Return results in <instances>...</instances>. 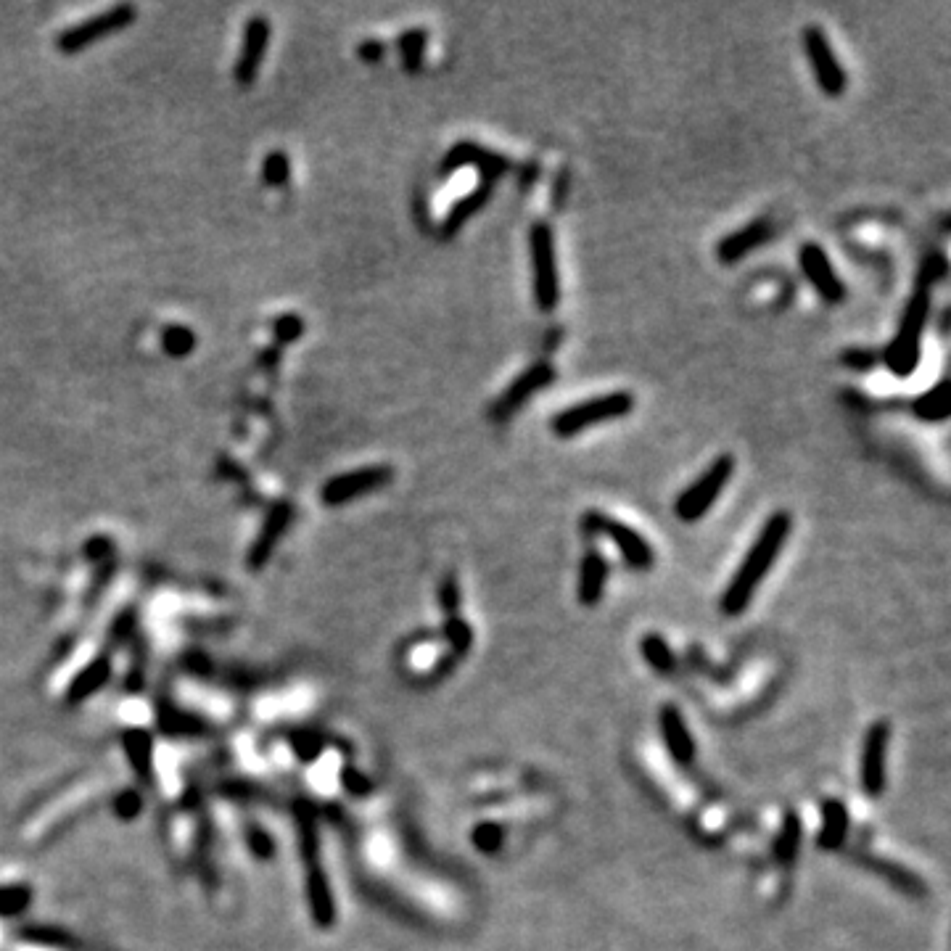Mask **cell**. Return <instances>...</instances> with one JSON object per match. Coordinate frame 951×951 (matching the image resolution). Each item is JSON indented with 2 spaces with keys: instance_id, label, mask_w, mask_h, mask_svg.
Returning a JSON list of instances; mask_svg holds the SVG:
<instances>
[{
  "instance_id": "1",
  "label": "cell",
  "mask_w": 951,
  "mask_h": 951,
  "mask_svg": "<svg viewBox=\"0 0 951 951\" xmlns=\"http://www.w3.org/2000/svg\"><path fill=\"white\" fill-rule=\"evenodd\" d=\"M790 529H793V521H790V513H785V510L772 513L767 518V524L761 526L759 537L753 539L751 550L745 553L743 563L732 574L730 584H727V590L722 595L719 605H722V611L727 616H740L751 605L759 584L767 579V574L775 566L777 555L782 553V547L788 542Z\"/></svg>"
},
{
  "instance_id": "2",
  "label": "cell",
  "mask_w": 951,
  "mask_h": 951,
  "mask_svg": "<svg viewBox=\"0 0 951 951\" xmlns=\"http://www.w3.org/2000/svg\"><path fill=\"white\" fill-rule=\"evenodd\" d=\"M930 315V291L915 288V294L909 296L904 315H901L899 331L893 341L885 347L883 362L888 365L893 376H912L920 365V339L925 331Z\"/></svg>"
},
{
  "instance_id": "3",
  "label": "cell",
  "mask_w": 951,
  "mask_h": 951,
  "mask_svg": "<svg viewBox=\"0 0 951 951\" xmlns=\"http://www.w3.org/2000/svg\"><path fill=\"white\" fill-rule=\"evenodd\" d=\"M634 410V397L629 391H611V394H600V397L584 399L579 405H571L553 418V434L561 439H571V436L582 434L587 428L600 426L605 421H616L624 418Z\"/></svg>"
},
{
  "instance_id": "4",
  "label": "cell",
  "mask_w": 951,
  "mask_h": 951,
  "mask_svg": "<svg viewBox=\"0 0 951 951\" xmlns=\"http://www.w3.org/2000/svg\"><path fill=\"white\" fill-rule=\"evenodd\" d=\"M531 267H534V299L542 312H553L561 302V275L555 257V236L547 222H534L529 233Z\"/></svg>"
},
{
  "instance_id": "5",
  "label": "cell",
  "mask_w": 951,
  "mask_h": 951,
  "mask_svg": "<svg viewBox=\"0 0 951 951\" xmlns=\"http://www.w3.org/2000/svg\"><path fill=\"white\" fill-rule=\"evenodd\" d=\"M732 473H735V458H732V455H719V458H714V463L708 465L706 471L674 500V513H677V518H682L685 524L701 521L708 510L714 508V502L719 500V494L724 492V487L730 484Z\"/></svg>"
},
{
  "instance_id": "6",
  "label": "cell",
  "mask_w": 951,
  "mask_h": 951,
  "mask_svg": "<svg viewBox=\"0 0 951 951\" xmlns=\"http://www.w3.org/2000/svg\"><path fill=\"white\" fill-rule=\"evenodd\" d=\"M582 531L584 534H603L619 547L621 558L627 561V566L637 568V571H648L656 563V553L640 531L632 529L629 524L600 513V510H587L582 516Z\"/></svg>"
},
{
  "instance_id": "7",
  "label": "cell",
  "mask_w": 951,
  "mask_h": 951,
  "mask_svg": "<svg viewBox=\"0 0 951 951\" xmlns=\"http://www.w3.org/2000/svg\"><path fill=\"white\" fill-rule=\"evenodd\" d=\"M801 43H804L806 56H809L811 72H814V80H817L819 90L830 98L843 96L848 85V74L846 69L841 67L838 56H835L830 37L825 35V30L817 27V24H809V27L801 32Z\"/></svg>"
},
{
  "instance_id": "8",
  "label": "cell",
  "mask_w": 951,
  "mask_h": 951,
  "mask_svg": "<svg viewBox=\"0 0 951 951\" xmlns=\"http://www.w3.org/2000/svg\"><path fill=\"white\" fill-rule=\"evenodd\" d=\"M135 14H138L135 6L119 3V6L109 8V11H101V14L90 16L85 22L74 24V27L61 32V35L56 37V48H59L61 53L85 51L88 45H93L96 40H101V37L114 35V32L130 27V24L135 22Z\"/></svg>"
},
{
  "instance_id": "9",
  "label": "cell",
  "mask_w": 951,
  "mask_h": 951,
  "mask_svg": "<svg viewBox=\"0 0 951 951\" xmlns=\"http://www.w3.org/2000/svg\"><path fill=\"white\" fill-rule=\"evenodd\" d=\"M888 743H891V722L888 719L872 722L870 730L864 732L862 761H859V782H862L864 796L880 798L888 785V775H885Z\"/></svg>"
},
{
  "instance_id": "10",
  "label": "cell",
  "mask_w": 951,
  "mask_h": 951,
  "mask_svg": "<svg viewBox=\"0 0 951 951\" xmlns=\"http://www.w3.org/2000/svg\"><path fill=\"white\" fill-rule=\"evenodd\" d=\"M391 479H394L391 465H368V468H357V471L339 473V476L328 479L320 497H323L325 505L336 508V505H344V502H352L357 497L384 489Z\"/></svg>"
},
{
  "instance_id": "11",
  "label": "cell",
  "mask_w": 951,
  "mask_h": 951,
  "mask_svg": "<svg viewBox=\"0 0 951 951\" xmlns=\"http://www.w3.org/2000/svg\"><path fill=\"white\" fill-rule=\"evenodd\" d=\"M465 167H476V170H479V183L494 185L510 170V162L508 156L497 154L492 148H484L473 141H460L444 154L442 175H452V172L465 170Z\"/></svg>"
},
{
  "instance_id": "12",
  "label": "cell",
  "mask_w": 951,
  "mask_h": 951,
  "mask_svg": "<svg viewBox=\"0 0 951 951\" xmlns=\"http://www.w3.org/2000/svg\"><path fill=\"white\" fill-rule=\"evenodd\" d=\"M555 381V368L550 362H537V365H531L529 370H524L521 376L508 386V389L502 391L497 402L492 405L489 415H492V421H508L513 415L521 410V407L529 402L537 391L547 389V386Z\"/></svg>"
},
{
  "instance_id": "13",
  "label": "cell",
  "mask_w": 951,
  "mask_h": 951,
  "mask_svg": "<svg viewBox=\"0 0 951 951\" xmlns=\"http://www.w3.org/2000/svg\"><path fill=\"white\" fill-rule=\"evenodd\" d=\"M798 265L819 294V299L827 304H841L846 299V286L835 273L833 262L827 257V251L817 244H804L798 249Z\"/></svg>"
},
{
  "instance_id": "14",
  "label": "cell",
  "mask_w": 951,
  "mask_h": 951,
  "mask_svg": "<svg viewBox=\"0 0 951 951\" xmlns=\"http://www.w3.org/2000/svg\"><path fill=\"white\" fill-rule=\"evenodd\" d=\"M772 238H775V222L769 217H759V220H751L743 228L732 230L730 236H724L716 244V259L722 265H738L751 251L767 246Z\"/></svg>"
},
{
  "instance_id": "15",
  "label": "cell",
  "mask_w": 951,
  "mask_h": 951,
  "mask_svg": "<svg viewBox=\"0 0 951 951\" xmlns=\"http://www.w3.org/2000/svg\"><path fill=\"white\" fill-rule=\"evenodd\" d=\"M267 43H270V22H267V16H251L249 22H246L244 48H241V56H238L236 64L238 85H244V88L254 85L259 67H262V59H265L267 53Z\"/></svg>"
},
{
  "instance_id": "16",
  "label": "cell",
  "mask_w": 951,
  "mask_h": 951,
  "mask_svg": "<svg viewBox=\"0 0 951 951\" xmlns=\"http://www.w3.org/2000/svg\"><path fill=\"white\" fill-rule=\"evenodd\" d=\"M658 724H661V735H664V743L666 748H669L671 759L682 764V767H687V764L695 759V740L693 735H690V730H687L682 711H679L677 706L666 703V706H661V711H658Z\"/></svg>"
},
{
  "instance_id": "17",
  "label": "cell",
  "mask_w": 951,
  "mask_h": 951,
  "mask_svg": "<svg viewBox=\"0 0 951 951\" xmlns=\"http://www.w3.org/2000/svg\"><path fill=\"white\" fill-rule=\"evenodd\" d=\"M848 830H851V814L841 798H825L822 801V830L817 835V846L822 851H838L846 846Z\"/></svg>"
},
{
  "instance_id": "18",
  "label": "cell",
  "mask_w": 951,
  "mask_h": 951,
  "mask_svg": "<svg viewBox=\"0 0 951 951\" xmlns=\"http://www.w3.org/2000/svg\"><path fill=\"white\" fill-rule=\"evenodd\" d=\"M608 574H611V566H608L603 555L598 550H587L582 558V566H579V603L587 605V608L598 605L603 600Z\"/></svg>"
},
{
  "instance_id": "19",
  "label": "cell",
  "mask_w": 951,
  "mask_h": 951,
  "mask_svg": "<svg viewBox=\"0 0 951 951\" xmlns=\"http://www.w3.org/2000/svg\"><path fill=\"white\" fill-rule=\"evenodd\" d=\"M291 516H294V510H291L288 502H278V505L270 510V516H267L265 526H262V534H259L254 547H251V555H249L251 566H262V563L270 558V553H273L275 545H278V539L283 537V531H286Z\"/></svg>"
},
{
  "instance_id": "20",
  "label": "cell",
  "mask_w": 951,
  "mask_h": 951,
  "mask_svg": "<svg viewBox=\"0 0 951 951\" xmlns=\"http://www.w3.org/2000/svg\"><path fill=\"white\" fill-rule=\"evenodd\" d=\"M492 188H494V185L479 183V185H476V191H471L468 196H463L460 201H455L450 212H447V217H444L439 236H442V238L455 236V233L463 228L465 222L471 220L473 214L481 212V209L487 207V201L492 199Z\"/></svg>"
},
{
  "instance_id": "21",
  "label": "cell",
  "mask_w": 951,
  "mask_h": 951,
  "mask_svg": "<svg viewBox=\"0 0 951 951\" xmlns=\"http://www.w3.org/2000/svg\"><path fill=\"white\" fill-rule=\"evenodd\" d=\"M862 864L867 870H872L875 875H880L883 880L893 885V888H899L901 893H907V896H925V883L917 878L915 872L907 870V867H901L896 862H888V859H878V856H864Z\"/></svg>"
},
{
  "instance_id": "22",
  "label": "cell",
  "mask_w": 951,
  "mask_h": 951,
  "mask_svg": "<svg viewBox=\"0 0 951 951\" xmlns=\"http://www.w3.org/2000/svg\"><path fill=\"white\" fill-rule=\"evenodd\" d=\"M912 413L925 423H944L951 415V397H949V378H941L933 389L915 399Z\"/></svg>"
},
{
  "instance_id": "23",
  "label": "cell",
  "mask_w": 951,
  "mask_h": 951,
  "mask_svg": "<svg viewBox=\"0 0 951 951\" xmlns=\"http://www.w3.org/2000/svg\"><path fill=\"white\" fill-rule=\"evenodd\" d=\"M801 835H804L801 819H798L796 811H788V814L782 817L780 833H777L775 838V859L782 867L796 862L798 848H801Z\"/></svg>"
},
{
  "instance_id": "24",
  "label": "cell",
  "mask_w": 951,
  "mask_h": 951,
  "mask_svg": "<svg viewBox=\"0 0 951 951\" xmlns=\"http://www.w3.org/2000/svg\"><path fill=\"white\" fill-rule=\"evenodd\" d=\"M640 650H642V658H645V664H648L653 671H661V674H671V671H674L677 658H674V653H671L669 642H666L658 632L645 634L640 642Z\"/></svg>"
},
{
  "instance_id": "25",
  "label": "cell",
  "mask_w": 951,
  "mask_h": 951,
  "mask_svg": "<svg viewBox=\"0 0 951 951\" xmlns=\"http://www.w3.org/2000/svg\"><path fill=\"white\" fill-rule=\"evenodd\" d=\"M426 43H428V32L426 30H407L399 35L397 48L399 56H402V64L410 74H418L423 69V56H426Z\"/></svg>"
},
{
  "instance_id": "26",
  "label": "cell",
  "mask_w": 951,
  "mask_h": 951,
  "mask_svg": "<svg viewBox=\"0 0 951 951\" xmlns=\"http://www.w3.org/2000/svg\"><path fill=\"white\" fill-rule=\"evenodd\" d=\"M162 349L170 357H185L196 349V333L188 325H167L162 331Z\"/></svg>"
},
{
  "instance_id": "27",
  "label": "cell",
  "mask_w": 951,
  "mask_h": 951,
  "mask_svg": "<svg viewBox=\"0 0 951 951\" xmlns=\"http://www.w3.org/2000/svg\"><path fill=\"white\" fill-rule=\"evenodd\" d=\"M288 177H291V159L283 151H270L265 156V162H262V180L270 188H281V185L288 183Z\"/></svg>"
},
{
  "instance_id": "28",
  "label": "cell",
  "mask_w": 951,
  "mask_h": 951,
  "mask_svg": "<svg viewBox=\"0 0 951 951\" xmlns=\"http://www.w3.org/2000/svg\"><path fill=\"white\" fill-rule=\"evenodd\" d=\"M471 841L481 854H497L502 848V841H505V830L497 822H479L473 827Z\"/></svg>"
},
{
  "instance_id": "29",
  "label": "cell",
  "mask_w": 951,
  "mask_h": 951,
  "mask_svg": "<svg viewBox=\"0 0 951 951\" xmlns=\"http://www.w3.org/2000/svg\"><path fill=\"white\" fill-rule=\"evenodd\" d=\"M444 634H447V640H450V645L455 648V653H460V656L471 650L473 629L468 621L458 619V616H450L447 624H444Z\"/></svg>"
},
{
  "instance_id": "30",
  "label": "cell",
  "mask_w": 951,
  "mask_h": 951,
  "mask_svg": "<svg viewBox=\"0 0 951 951\" xmlns=\"http://www.w3.org/2000/svg\"><path fill=\"white\" fill-rule=\"evenodd\" d=\"M302 333H304V320L302 315H296V312H286V315H281L273 323V336L275 341H278V347L291 344V341L299 339Z\"/></svg>"
},
{
  "instance_id": "31",
  "label": "cell",
  "mask_w": 951,
  "mask_h": 951,
  "mask_svg": "<svg viewBox=\"0 0 951 951\" xmlns=\"http://www.w3.org/2000/svg\"><path fill=\"white\" fill-rule=\"evenodd\" d=\"M946 267H949V265H946L944 254H930V257H925V262H922V267H920V273H917V288H925V291H930V288H933V283L944 281Z\"/></svg>"
},
{
  "instance_id": "32",
  "label": "cell",
  "mask_w": 951,
  "mask_h": 951,
  "mask_svg": "<svg viewBox=\"0 0 951 951\" xmlns=\"http://www.w3.org/2000/svg\"><path fill=\"white\" fill-rule=\"evenodd\" d=\"M841 360L846 368L856 370V373H867V370H872L875 365H878L880 357L878 352H872V349L854 347V349H846V352L841 354Z\"/></svg>"
},
{
  "instance_id": "33",
  "label": "cell",
  "mask_w": 951,
  "mask_h": 951,
  "mask_svg": "<svg viewBox=\"0 0 951 951\" xmlns=\"http://www.w3.org/2000/svg\"><path fill=\"white\" fill-rule=\"evenodd\" d=\"M439 605H442V611L447 613V619L450 616H458L460 608V587L458 579L455 576H444L442 584H439Z\"/></svg>"
},
{
  "instance_id": "34",
  "label": "cell",
  "mask_w": 951,
  "mask_h": 951,
  "mask_svg": "<svg viewBox=\"0 0 951 951\" xmlns=\"http://www.w3.org/2000/svg\"><path fill=\"white\" fill-rule=\"evenodd\" d=\"M357 56H360L362 61H368V64H376V61H381L386 56V45L381 43V40H362V43L357 45Z\"/></svg>"
},
{
  "instance_id": "35",
  "label": "cell",
  "mask_w": 951,
  "mask_h": 951,
  "mask_svg": "<svg viewBox=\"0 0 951 951\" xmlns=\"http://www.w3.org/2000/svg\"><path fill=\"white\" fill-rule=\"evenodd\" d=\"M109 547L111 542L106 537H93L88 545H85V555H88V558H104V555L109 553Z\"/></svg>"
},
{
  "instance_id": "36",
  "label": "cell",
  "mask_w": 951,
  "mask_h": 951,
  "mask_svg": "<svg viewBox=\"0 0 951 951\" xmlns=\"http://www.w3.org/2000/svg\"><path fill=\"white\" fill-rule=\"evenodd\" d=\"M278 357H281V347H275V344H273V347L262 354V365H265V368H270V365H278Z\"/></svg>"
}]
</instances>
